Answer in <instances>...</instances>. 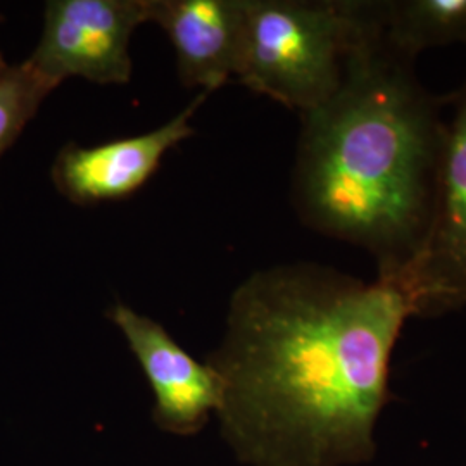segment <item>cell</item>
<instances>
[{
	"label": "cell",
	"instance_id": "8992f818",
	"mask_svg": "<svg viewBox=\"0 0 466 466\" xmlns=\"http://www.w3.org/2000/svg\"><path fill=\"white\" fill-rule=\"evenodd\" d=\"M106 317L123 333L149 382L154 423L178 437L199 433L223 400L217 370L192 358L159 321L123 302H115Z\"/></svg>",
	"mask_w": 466,
	"mask_h": 466
},
{
	"label": "cell",
	"instance_id": "5b68a950",
	"mask_svg": "<svg viewBox=\"0 0 466 466\" xmlns=\"http://www.w3.org/2000/svg\"><path fill=\"white\" fill-rule=\"evenodd\" d=\"M452 100L437 198L427 240L396 287L411 317L433 318L466 306V82Z\"/></svg>",
	"mask_w": 466,
	"mask_h": 466
},
{
	"label": "cell",
	"instance_id": "ba28073f",
	"mask_svg": "<svg viewBox=\"0 0 466 466\" xmlns=\"http://www.w3.org/2000/svg\"><path fill=\"white\" fill-rule=\"evenodd\" d=\"M246 0H149V23L167 35L178 78L211 94L235 78Z\"/></svg>",
	"mask_w": 466,
	"mask_h": 466
},
{
	"label": "cell",
	"instance_id": "9c48e42d",
	"mask_svg": "<svg viewBox=\"0 0 466 466\" xmlns=\"http://www.w3.org/2000/svg\"><path fill=\"white\" fill-rule=\"evenodd\" d=\"M383 42L417 61L421 52L466 46V0H375Z\"/></svg>",
	"mask_w": 466,
	"mask_h": 466
},
{
	"label": "cell",
	"instance_id": "30bf717a",
	"mask_svg": "<svg viewBox=\"0 0 466 466\" xmlns=\"http://www.w3.org/2000/svg\"><path fill=\"white\" fill-rule=\"evenodd\" d=\"M57 86L30 59L21 65H7L0 59V156L11 149L42 102Z\"/></svg>",
	"mask_w": 466,
	"mask_h": 466
},
{
	"label": "cell",
	"instance_id": "3957f363",
	"mask_svg": "<svg viewBox=\"0 0 466 466\" xmlns=\"http://www.w3.org/2000/svg\"><path fill=\"white\" fill-rule=\"evenodd\" d=\"M367 0H246L235 78L300 116L344 80Z\"/></svg>",
	"mask_w": 466,
	"mask_h": 466
},
{
	"label": "cell",
	"instance_id": "277c9868",
	"mask_svg": "<svg viewBox=\"0 0 466 466\" xmlns=\"http://www.w3.org/2000/svg\"><path fill=\"white\" fill-rule=\"evenodd\" d=\"M144 23L149 0H50L30 61L57 85L67 78L128 84L132 35Z\"/></svg>",
	"mask_w": 466,
	"mask_h": 466
},
{
	"label": "cell",
	"instance_id": "6da1fadb",
	"mask_svg": "<svg viewBox=\"0 0 466 466\" xmlns=\"http://www.w3.org/2000/svg\"><path fill=\"white\" fill-rule=\"evenodd\" d=\"M410 304L394 283L317 263L250 273L208 363L223 385L221 433L246 466H361L390 398Z\"/></svg>",
	"mask_w": 466,
	"mask_h": 466
},
{
	"label": "cell",
	"instance_id": "52a82bcc",
	"mask_svg": "<svg viewBox=\"0 0 466 466\" xmlns=\"http://www.w3.org/2000/svg\"><path fill=\"white\" fill-rule=\"evenodd\" d=\"M208 96L199 92L180 115L147 134L90 147L66 144L50 167L52 184L63 198L78 206L130 198L149 182L167 150L194 135L190 119Z\"/></svg>",
	"mask_w": 466,
	"mask_h": 466
},
{
	"label": "cell",
	"instance_id": "7a4b0ae2",
	"mask_svg": "<svg viewBox=\"0 0 466 466\" xmlns=\"http://www.w3.org/2000/svg\"><path fill=\"white\" fill-rule=\"evenodd\" d=\"M448 102L420 84L415 61L383 42L375 0H367L342 84L300 116L292 175L298 217L368 252L382 282H400L427 240Z\"/></svg>",
	"mask_w": 466,
	"mask_h": 466
}]
</instances>
